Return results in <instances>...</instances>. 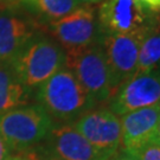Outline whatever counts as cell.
<instances>
[{
	"label": "cell",
	"mask_w": 160,
	"mask_h": 160,
	"mask_svg": "<svg viewBox=\"0 0 160 160\" xmlns=\"http://www.w3.org/2000/svg\"><path fill=\"white\" fill-rule=\"evenodd\" d=\"M98 43L104 51L114 86L118 90L122 83L137 74L141 40L127 34L102 32Z\"/></svg>",
	"instance_id": "obj_10"
},
{
	"label": "cell",
	"mask_w": 160,
	"mask_h": 160,
	"mask_svg": "<svg viewBox=\"0 0 160 160\" xmlns=\"http://www.w3.org/2000/svg\"><path fill=\"white\" fill-rule=\"evenodd\" d=\"M160 106L141 108L120 116L121 149L132 151L157 135Z\"/></svg>",
	"instance_id": "obj_12"
},
{
	"label": "cell",
	"mask_w": 160,
	"mask_h": 160,
	"mask_svg": "<svg viewBox=\"0 0 160 160\" xmlns=\"http://www.w3.org/2000/svg\"><path fill=\"white\" fill-rule=\"evenodd\" d=\"M137 1H139L141 5L147 7L154 13L160 11V0H137Z\"/></svg>",
	"instance_id": "obj_18"
},
{
	"label": "cell",
	"mask_w": 160,
	"mask_h": 160,
	"mask_svg": "<svg viewBox=\"0 0 160 160\" xmlns=\"http://www.w3.org/2000/svg\"><path fill=\"white\" fill-rule=\"evenodd\" d=\"M97 20L104 33H120L142 42L160 30L154 12L137 0H103L96 8Z\"/></svg>",
	"instance_id": "obj_4"
},
{
	"label": "cell",
	"mask_w": 160,
	"mask_h": 160,
	"mask_svg": "<svg viewBox=\"0 0 160 160\" xmlns=\"http://www.w3.org/2000/svg\"><path fill=\"white\" fill-rule=\"evenodd\" d=\"M19 80L31 92L65 68L67 53L46 31L36 33L10 61Z\"/></svg>",
	"instance_id": "obj_2"
},
{
	"label": "cell",
	"mask_w": 160,
	"mask_h": 160,
	"mask_svg": "<svg viewBox=\"0 0 160 160\" xmlns=\"http://www.w3.org/2000/svg\"><path fill=\"white\" fill-rule=\"evenodd\" d=\"M137 160H160V140L155 135L132 151H126Z\"/></svg>",
	"instance_id": "obj_16"
},
{
	"label": "cell",
	"mask_w": 160,
	"mask_h": 160,
	"mask_svg": "<svg viewBox=\"0 0 160 160\" xmlns=\"http://www.w3.org/2000/svg\"><path fill=\"white\" fill-rule=\"evenodd\" d=\"M45 142L46 148L63 160H108L113 157L92 146L72 125L68 123L55 125Z\"/></svg>",
	"instance_id": "obj_11"
},
{
	"label": "cell",
	"mask_w": 160,
	"mask_h": 160,
	"mask_svg": "<svg viewBox=\"0 0 160 160\" xmlns=\"http://www.w3.org/2000/svg\"><path fill=\"white\" fill-rule=\"evenodd\" d=\"M55 121L40 104H25L0 115V134L10 151L25 153L45 141Z\"/></svg>",
	"instance_id": "obj_3"
},
{
	"label": "cell",
	"mask_w": 160,
	"mask_h": 160,
	"mask_svg": "<svg viewBox=\"0 0 160 160\" xmlns=\"http://www.w3.org/2000/svg\"><path fill=\"white\" fill-rule=\"evenodd\" d=\"M97 104L109 102L116 92L107 58L100 43L67 55V65Z\"/></svg>",
	"instance_id": "obj_5"
},
{
	"label": "cell",
	"mask_w": 160,
	"mask_h": 160,
	"mask_svg": "<svg viewBox=\"0 0 160 160\" xmlns=\"http://www.w3.org/2000/svg\"><path fill=\"white\" fill-rule=\"evenodd\" d=\"M45 30L67 55L97 44L102 36L96 8L92 5H82L68 16L46 23Z\"/></svg>",
	"instance_id": "obj_6"
},
{
	"label": "cell",
	"mask_w": 160,
	"mask_h": 160,
	"mask_svg": "<svg viewBox=\"0 0 160 160\" xmlns=\"http://www.w3.org/2000/svg\"><path fill=\"white\" fill-rule=\"evenodd\" d=\"M160 68V30L148 34L140 44L137 72Z\"/></svg>",
	"instance_id": "obj_15"
},
{
	"label": "cell",
	"mask_w": 160,
	"mask_h": 160,
	"mask_svg": "<svg viewBox=\"0 0 160 160\" xmlns=\"http://www.w3.org/2000/svg\"><path fill=\"white\" fill-rule=\"evenodd\" d=\"M32 92L19 80L10 62H0V115L28 104Z\"/></svg>",
	"instance_id": "obj_13"
},
{
	"label": "cell",
	"mask_w": 160,
	"mask_h": 160,
	"mask_svg": "<svg viewBox=\"0 0 160 160\" xmlns=\"http://www.w3.org/2000/svg\"><path fill=\"white\" fill-rule=\"evenodd\" d=\"M155 16H157V20H158V23H159V26H160V11L157 12V13H155Z\"/></svg>",
	"instance_id": "obj_24"
},
{
	"label": "cell",
	"mask_w": 160,
	"mask_h": 160,
	"mask_svg": "<svg viewBox=\"0 0 160 160\" xmlns=\"http://www.w3.org/2000/svg\"><path fill=\"white\" fill-rule=\"evenodd\" d=\"M25 158L28 160H63L55 153H52L49 148L39 146L25 152Z\"/></svg>",
	"instance_id": "obj_17"
},
{
	"label": "cell",
	"mask_w": 160,
	"mask_h": 160,
	"mask_svg": "<svg viewBox=\"0 0 160 160\" xmlns=\"http://www.w3.org/2000/svg\"><path fill=\"white\" fill-rule=\"evenodd\" d=\"M157 137H158V139L160 140V121H159V123H158V128H157Z\"/></svg>",
	"instance_id": "obj_23"
},
{
	"label": "cell",
	"mask_w": 160,
	"mask_h": 160,
	"mask_svg": "<svg viewBox=\"0 0 160 160\" xmlns=\"http://www.w3.org/2000/svg\"><path fill=\"white\" fill-rule=\"evenodd\" d=\"M8 160H28L25 157H12Z\"/></svg>",
	"instance_id": "obj_22"
},
{
	"label": "cell",
	"mask_w": 160,
	"mask_h": 160,
	"mask_svg": "<svg viewBox=\"0 0 160 160\" xmlns=\"http://www.w3.org/2000/svg\"><path fill=\"white\" fill-rule=\"evenodd\" d=\"M82 5H92V4H96V2H101L103 0H78Z\"/></svg>",
	"instance_id": "obj_21"
},
{
	"label": "cell",
	"mask_w": 160,
	"mask_h": 160,
	"mask_svg": "<svg viewBox=\"0 0 160 160\" xmlns=\"http://www.w3.org/2000/svg\"><path fill=\"white\" fill-rule=\"evenodd\" d=\"M108 160H137L132 154H129L128 152H126L125 149H119L112 158H109Z\"/></svg>",
	"instance_id": "obj_20"
},
{
	"label": "cell",
	"mask_w": 160,
	"mask_h": 160,
	"mask_svg": "<svg viewBox=\"0 0 160 160\" xmlns=\"http://www.w3.org/2000/svg\"><path fill=\"white\" fill-rule=\"evenodd\" d=\"M92 146L114 155L121 147L120 118L107 108H94L72 123Z\"/></svg>",
	"instance_id": "obj_9"
},
{
	"label": "cell",
	"mask_w": 160,
	"mask_h": 160,
	"mask_svg": "<svg viewBox=\"0 0 160 160\" xmlns=\"http://www.w3.org/2000/svg\"><path fill=\"white\" fill-rule=\"evenodd\" d=\"M109 110L119 118L134 110L160 106V68L137 72L116 90Z\"/></svg>",
	"instance_id": "obj_8"
},
{
	"label": "cell",
	"mask_w": 160,
	"mask_h": 160,
	"mask_svg": "<svg viewBox=\"0 0 160 160\" xmlns=\"http://www.w3.org/2000/svg\"><path fill=\"white\" fill-rule=\"evenodd\" d=\"M22 1H23V0H22Z\"/></svg>",
	"instance_id": "obj_25"
},
{
	"label": "cell",
	"mask_w": 160,
	"mask_h": 160,
	"mask_svg": "<svg viewBox=\"0 0 160 160\" xmlns=\"http://www.w3.org/2000/svg\"><path fill=\"white\" fill-rule=\"evenodd\" d=\"M38 104L59 123L72 125L97 103L68 68L61 69L34 90Z\"/></svg>",
	"instance_id": "obj_1"
},
{
	"label": "cell",
	"mask_w": 160,
	"mask_h": 160,
	"mask_svg": "<svg viewBox=\"0 0 160 160\" xmlns=\"http://www.w3.org/2000/svg\"><path fill=\"white\" fill-rule=\"evenodd\" d=\"M31 12L14 0L0 1V62H10L34 34L46 31L45 23Z\"/></svg>",
	"instance_id": "obj_7"
},
{
	"label": "cell",
	"mask_w": 160,
	"mask_h": 160,
	"mask_svg": "<svg viewBox=\"0 0 160 160\" xmlns=\"http://www.w3.org/2000/svg\"><path fill=\"white\" fill-rule=\"evenodd\" d=\"M10 154H11V151L0 134V160H8L11 158Z\"/></svg>",
	"instance_id": "obj_19"
},
{
	"label": "cell",
	"mask_w": 160,
	"mask_h": 160,
	"mask_svg": "<svg viewBox=\"0 0 160 160\" xmlns=\"http://www.w3.org/2000/svg\"><path fill=\"white\" fill-rule=\"evenodd\" d=\"M31 7L30 11H33L36 16L45 24L49 22L58 20L68 16L76 8L82 6L78 0H23Z\"/></svg>",
	"instance_id": "obj_14"
}]
</instances>
